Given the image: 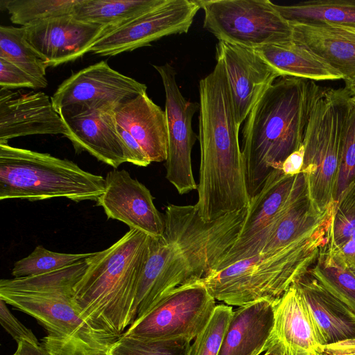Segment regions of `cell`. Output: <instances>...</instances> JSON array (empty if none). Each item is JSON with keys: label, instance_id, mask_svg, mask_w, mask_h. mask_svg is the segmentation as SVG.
Returning <instances> with one entry per match:
<instances>
[{"label": "cell", "instance_id": "e0dca14e", "mask_svg": "<svg viewBox=\"0 0 355 355\" xmlns=\"http://www.w3.org/2000/svg\"><path fill=\"white\" fill-rule=\"evenodd\" d=\"M105 191L96 202L107 218L119 220L130 229L151 236L164 233V220L149 189L125 170L114 169L105 178Z\"/></svg>", "mask_w": 355, "mask_h": 355}, {"label": "cell", "instance_id": "603a6c76", "mask_svg": "<svg viewBox=\"0 0 355 355\" xmlns=\"http://www.w3.org/2000/svg\"><path fill=\"white\" fill-rule=\"evenodd\" d=\"M293 40L323 60L345 80L355 78V33L338 25L289 23Z\"/></svg>", "mask_w": 355, "mask_h": 355}, {"label": "cell", "instance_id": "f546056e", "mask_svg": "<svg viewBox=\"0 0 355 355\" xmlns=\"http://www.w3.org/2000/svg\"><path fill=\"white\" fill-rule=\"evenodd\" d=\"M78 0H1L13 24L26 27L43 20L71 15Z\"/></svg>", "mask_w": 355, "mask_h": 355}, {"label": "cell", "instance_id": "5bb4252c", "mask_svg": "<svg viewBox=\"0 0 355 355\" xmlns=\"http://www.w3.org/2000/svg\"><path fill=\"white\" fill-rule=\"evenodd\" d=\"M162 80L165 92V112L168 127L166 178L180 194L197 189L191 166V150L197 136L192 119L199 103L187 100L177 83L175 69L168 63L153 65Z\"/></svg>", "mask_w": 355, "mask_h": 355}, {"label": "cell", "instance_id": "6da1fadb", "mask_svg": "<svg viewBox=\"0 0 355 355\" xmlns=\"http://www.w3.org/2000/svg\"><path fill=\"white\" fill-rule=\"evenodd\" d=\"M247 210L206 222L195 205L168 204L163 234L150 238L137 289L135 321L175 288L214 270L237 239Z\"/></svg>", "mask_w": 355, "mask_h": 355}, {"label": "cell", "instance_id": "277c9868", "mask_svg": "<svg viewBox=\"0 0 355 355\" xmlns=\"http://www.w3.org/2000/svg\"><path fill=\"white\" fill-rule=\"evenodd\" d=\"M86 267L85 259L46 274L2 279L0 299L35 318L47 336L85 355H109L121 337L89 321L75 298L74 286Z\"/></svg>", "mask_w": 355, "mask_h": 355}, {"label": "cell", "instance_id": "52a82bcc", "mask_svg": "<svg viewBox=\"0 0 355 355\" xmlns=\"http://www.w3.org/2000/svg\"><path fill=\"white\" fill-rule=\"evenodd\" d=\"M105 178L67 159L0 143V200L65 198L96 202Z\"/></svg>", "mask_w": 355, "mask_h": 355}, {"label": "cell", "instance_id": "1f68e13d", "mask_svg": "<svg viewBox=\"0 0 355 355\" xmlns=\"http://www.w3.org/2000/svg\"><path fill=\"white\" fill-rule=\"evenodd\" d=\"M92 254L57 252L37 245L29 255L15 263L12 275L25 277L46 274L85 260Z\"/></svg>", "mask_w": 355, "mask_h": 355}, {"label": "cell", "instance_id": "ac0fdd59", "mask_svg": "<svg viewBox=\"0 0 355 355\" xmlns=\"http://www.w3.org/2000/svg\"><path fill=\"white\" fill-rule=\"evenodd\" d=\"M67 128L42 92L0 88V143L35 135H62Z\"/></svg>", "mask_w": 355, "mask_h": 355}, {"label": "cell", "instance_id": "83f0119b", "mask_svg": "<svg viewBox=\"0 0 355 355\" xmlns=\"http://www.w3.org/2000/svg\"><path fill=\"white\" fill-rule=\"evenodd\" d=\"M162 0H78L72 15L110 30L158 5Z\"/></svg>", "mask_w": 355, "mask_h": 355}, {"label": "cell", "instance_id": "8992f818", "mask_svg": "<svg viewBox=\"0 0 355 355\" xmlns=\"http://www.w3.org/2000/svg\"><path fill=\"white\" fill-rule=\"evenodd\" d=\"M327 242L326 238L315 239L260 252L211 271L202 281L215 300L229 306L275 302L316 263Z\"/></svg>", "mask_w": 355, "mask_h": 355}, {"label": "cell", "instance_id": "d590c367", "mask_svg": "<svg viewBox=\"0 0 355 355\" xmlns=\"http://www.w3.org/2000/svg\"><path fill=\"white\" fill-rule=\"evenodd\" d=\"M0 88H42L31 75L14 64L0 58Z\"/></svg>", "mask_w": 355, "mask_h": 355}, {"label": "cell", "instance_id": "e575fe53", "mask_svg": "<svg viewBox=\"0 0 355 355\" xmlns=\"http://www.w3.org/2000/svg\"><path fill=\"white\" fill-rule=\"evenodd\" d=\"M355 181V96L349 100V107L343 135L340 165L336 200Z\"/></svg>", "mask_w": 355, "mask_h": 355}, {"label": "cell", "instance_id": "4316f807", "mask_svg": "<svg viewBox=\"0 0 355 355\" xmlns=\"http://www.w3.org/2000/svg\"><path fill=\"white\" fill-rule=\"evenodd\" d=\"M275 6L288 23H323L355 27V0H314Z\"/></svg>", "mask_w": 355, "mask_h": 355}, {"label": "cell", "instance_id": "4dcf8cb0", "mask_svg": "<svg viewBox=\"0 0 355 355\" xmlns=\"http://www.w3.org/2000/svg\"><path fill=\"white\" fill-rule=\"evenodd\" d=\"M327 289L355 313V275L338 265L322 249L310 269Z\"/></svg>", "mask_w": 355, "mask_h": 355}, {"label": "cell", "instance_id": "f35d334b", "mask_svg": "<svg viewBox=\"0 0 355 355\" xmlns=\"http://www.w3.org/2000/svg\"><path fill=\"white\" fill-rule=\"evenodd\" d=\"M13 355H55V353L44 343L34 344L23 340L17 343V347Z\"/></svg>", "mask_w": 355, "mask_h": 355}, {"label": "cell", "instance_id": "5b68a950", "mask_svg": "<svg viewBox=\"0 0 355 355\" xmlns=\"http://www.w3.org/2000/svg\"><path fill=\"white\" fill-rule=\"evenodd\" d=\"M150 236L130 229L108 248L93 252L74 286L84 316L99 329L121 337L136 318L135 298Z\"/></svg>", "mask_w": 355, "mask_h": 355}, {"label": "cell", "instance_id": "3957f363", "mask_svg": "<svg viewBox=\"0 0 355 355\" xmlns=\"http://www.w3.org/2000/svg\"><path fill=\"white\" fill-rule=\"evenodd\" d=\"M318 86L313 80L279 76L248 115L241 151L250 198L261 191L270 173L281 169L302 146Z\"/></svg>", "mask_w": 355, "mask_h": 355}, {"label": "cell", "instance_id": "7a4b0ae2", "mask_svg": "<svg viewBox=\"0 0 355 355\" xmlns=\"http://www.w3.org/2000/svg\"><path fill=\"white\" fill-rule=\"evenodd\" d=\"M214 70L199 83L200 178L195 207L214 221L250 204L245 168L225 67L216 57Z\"/></svg>", "mask_w": 355, "mask_h": 355}, {"label": "cell", "instance_id": "d6a6232c", "mask_svg": "<svg viewBox=\"0 0 355 355\" xmlns=\"http://www.w3.org/2000/svg\"><path fill=\"white\" fill-rule=\"evenodd\" d=\"M232 313L231 306L216 305L207 324L191 344L188 355H218Z\"/></svg>", "mask_w": 355, "mask_h": 355}, {"label": "cell", "instance_id": "8fae6325", "mask_svg": "<svg viewBox=\"0 0 355 355\" xmlns=\"http://www.w3.org/2000/svg\"><path fill=\"white\" fill-rule=\"evenodd\" d=\"M306 185L303 173L288 175L274 169L261 191L250 198L237 239L212 271L259 254L277 219Z\"/></svg>", "mask_w": 355, "mask_h": 355}, {"label": "cell", "instance_id": "d4e9b609", "mask_svg": "<svg viewBox=\"0 0 355 355\" xmlns=\"http://www.w3.org/2000/svg\"><path fill=\"white\" fill-rule=\"evenodd\" d=\"M280 76L334 80L343 76L323 60L292 39L255 49Z\"/></svg>", "mask_w": 355, "mask_h": 355}, {"label": "cell", "instance_id": "60d3db41", "mask_svg": "<svg viewBox=\"0 0 355 355\" xmlns=\"http://www.w3.org/2000/svg\"><path fill=\"white\" fill-rule=\"evenodd\" d=\"M324 351L327 355H355V339L324 345Z\"/></svg>", "mask_w": 355, "mask_h": 355}, {"label": "cell", "instance_id": "ffe728a7", "mask_svg": "<svg viewBox=\"0 0 355 355\" xmlns=\"http://www.w3.org/2000/svg\"><path fill=\"white\" fill-rule=\"evenodd\" d=\"M113 109H92L60 116L67 128L65 137L71 141L76 153L87 151L98 161L116 169L127 160Z\"/></svg>", "mask_w": 355, "mask_h": 355}, {"label": "cell", "instance_id": "ab89813d", "mask_svg": "<svg viewBox=\"0 0 355 355\" xmlns=\"http://www.w3.org/2000/svg\"><path fill=\"white\" fill-rule=\"evenodd\" d=\"M304 160V148L292 153L284 162L281 170L286 175H295L301 173Z\"/></svg>", "mask_w": 355, "mask_h": 355}, {"label": "cell", "instance_id": "4fadbf2b", "mask_svg": "<svg viewBox=\"0 0 355 355\" xmlns=\"http://www.w3.org/2000/svg\"><path fill=\"white\" fill-rule=\"evenodd\" d=\"M200 7L198 0H162L152 8L112 28L89 52L114 56L150 45L163 37L187 33Z\"/></svg>", "mask_w": 355, "mask_h": 355}, {"label": "cell", "instance_id": "b9f144b4", "mask_svg": "<svg viewBox=\"0 0 355 355\" xmlns=\"http://www.w3.org/2000/svg\"><path fill=\"white\" fill-rule=\"evenodd\" d=\"M345 87L352 96H355V78L352 80H345Z\"/></svg>", "mask_w": 355, "mask_h": 355}, {"label": "cell", "instance_id": "7bdbcfd3", "mask_svg": "<svg viewBox=\"0 0 355 355\" xmlns=\"http://www.w3.org/2000/svg\"><path fill=\"white\" fill-rule=\"evenodd\" d=\"M264 355H283L280 353L277 349L270 347L266 350V352Z\"/></svg>", "mask_w": 355, "mask_h": 355}, {"label": "cell", "instance_id": "2e32d148", "mask_svg": "<svg viewBox=\"0 0 355 355\" xmlns=\"http://www.w3.org/2000/svg\"><path fill=\"white\" fill-rule=\"evenodd\" d=\"M236 121L240 128L263 92L280 76L254 49L219 41Z\"/></svg>", "mask_w": 355, "mask_h": 355}, {"label": "cell", "instance_id": "30bf717a", "mask_svg": "<svg viewBox=\"0 0 355 355\" xmlns=\"http://www.w3.org/2000/svg\"><path fill=\"white\" fill-rule=\"evenodd\" d=\"M216 306L202 279L193 282L171 291L122 335L191 342L205 327Z\"/></svg>", "mask_w": 355, "mask_h": 355}, {"label": "cell", "instance_id": "f1b7e54d", "mask_svg": "<svg viewBox=\"0 0 355 355\" xmlns=\"http://www.w3.org/2000/svg\"><path fill=\"white\" fill-rule=\"evenodd\" d=\"M0 58L14 64L26 71L33 77L42 88L47 86V67L44 60L26 42L23 26H0Z\"/></svg>", "mask_w": 355, "mask_h": 355}, {"label": "cell", "instance_id": "cb8c5ba5", "mask_svg": "<svg viewBox=\"0 0 355 355\" xmlns=\"http://www.w3.org/2000/svg\"><path fill=\"white\" fill-rule=\"evenodd\" d=\"M274 303L261 300L233 311L218 355H259L266 351L273 327Z\"/></svg>", "mask_w": 355, "mask_h": 355}, {"label": "cell", "instance_id": "ee69618b", "mask_svg": "<svg viewBox=\"0 0 355 355\" xmlns=\"http://www.w3.org/2000/svg\"><path fill=\"white\" fill-rule=\"evenodd\" d=\"M342 26L344 29L347 30V31H351L352 33H355V27H351V26Z\"/></svg>", "mask_w": 355, "mask_h": 355}, {"label": "cell", "instance_id": "836d02e7", "mask_svg": "<svg viewBox=\"0 0 355 355\" xmlns=\"http://www.w3.org/2000/svg\"><path fill=\"white\" fill-rule=\"evenodd\" d=\"M191 342L185 340H148L121 336L109 355H188Z\"/></svg>", "mask_w": 355, "mask_h": 355}, {"label": "cell", "instance_id": "484cf974", "mask_svg": "<svg viewBox=\"0 0 355 355\" xmlns=\"http://www.w3.org/2000/svg\"><path fill=\"white\" fill-rule=\"evenodd\" d=\"M322 250L338 265L355 271V181L334 203L327 242Z\"/></svg>", "mask_w": 355, "mask_h": 355}, {"label": "cell", "instance_id": "f6af8a7d", "mask_svg": "<svg viewBox=\"0 0 355 355\" xmlns=\"http://www.w3.org/2000/svg\"><path fill=\"white\" fill-rule=\"evenodd\" d=\"M351 271H352V273L355 275V271H352V270H351Z\"/></svg>", "mask_w": 355, "mask_h": 355}, {"label": "cell", "instance_id": "9c48e42d", "mask_svg": "<svg viewBox=\"0 0 355 355\" xmlns=\"http://www.w3.org/2000/svg\"><path fill=\"white\" fill-rule=\"evenodd\" d=\"M204 28L219 41L250 49L292 39L290 24L269 0H198Z\"/></svg>", "mask_w": 355, "mask_h": 355}, {"label": "cell", "instance_id": "74e56055", "mask_svg": "<svg viewBox=\"0 0 355 355\" xmlns=\"http://www.w3.org/2000/svg\"><path fill=\"white\" fill-rule=\"evenodd\" d=\"M116 129L125 148L127 162L138 166H148L151 162L137 141L117 123Z\"/></svg>", "mask_w": 355, "mask_h": 355}, {"label": "cell", "instance_id": "7402d4cb", "mask_svg": "<svg viewBox=\"0 0 355 355\" xmlns=\"http://www.w3.org/2000/svg\"><path fill=\"white\" fill-rule=\"evenodd\" d=\"M116 123L130 132L150 162L166 160L168 127L165 110L144 93L113 109Z\"/></svg>", "mask_w": 355, "mask_h": 355}, {"label": "cell", "instance_id": "9a60e30c", "mask_svg": "<svg viewBox=\"0 0 355 355\" xmlns=\"http://www.w3.org/2000/svg\"><path fill=\"white\" fill-rule=\"evenodd\" d=\"M24 28L26 42L47 67L82 57L110 29L78 20L72 15L43 20Z\"/></svg>", "mask_w": 355, "mask_h": 355}, {"label": "cell", "instance_id": "d6986e66", "mask_svg": "<svg viewBox=\"0 0 355 355\" xmlns=\"http://www.w3.org/2000/svg\"><path fill=\"white\" fill-rule=\"evenodd\" d=\"M270 347L283 355H327L310 311L294 285L274 303Z\"/></svg>", "mask_w": 355, "mask_h": 355}, {"label": "cell", "instance_id": "8d00e7d4", "mask_svg": "<svg viewBox=\"0 0 355 355\" xmlns=\"http://www.w3.org/2000/svg\"><path fill=\"white\" fill-rule=\"evenodd\" d=\"M0 322L4 329L17 343L23 340L40 344L35 335L24 326L9 310L6 303L0 299Z\"/></svg>", "mask_w": 355, "mask_h": 355}, {"label": "cell", "instance_id": "ba28073f", "mask_svg": "<svg viewBox=\"0 0 355 355\" xmlns=\"http://www.w3.org/2000/svg\"><path fill=\"white\" fill-rule=\"evenodd\" d=\"M352 95L344 88L318 86L303 141L308 194L320 212L336 202L343 135Z\"/></svg>", "mask_w": 355, "mask_h": 355}, {"label": "cell", "instance_id": "7c38bea8", "mask_svg": "<svg viewBox=\"0 0 355 355\" xmlns=\"http://www.w3.org/2000/svg\"><path fill=\"white\" fill-rule=\"evenodd\" d=\"M147 87L111 68L102 60L71 74L51 97L60 116L113 107L146 93Z\"/></svg>", "mask_w": 355, "mask_h": 355}, {"label": "cell", "instance_id": "44dd1931", "mask_svg": "<svg viewBox=\"0 0 355 355\" xmlns=\"http://www.w3.org/2000/svg\"><path fill=\"white\" fill-rule=\"evenodd\" d=\"M293 285L310 311L323 346L355 339V313L334 296L310 270Z\"/></svg>", "mask_w": 355, "mask_h": 355}]
</instances>
